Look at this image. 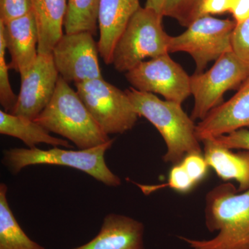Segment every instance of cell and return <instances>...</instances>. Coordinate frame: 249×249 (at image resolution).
I'll list each match as a JSON object with an SVG mask.
<instances>
[{
	"label": "cell",
	"instance_id": "obj_1",
	"mask_svg": "<svg viewBox=\"0 0 249 249\" xmlns=\"http://www.w3.org/2000/svg\"><path fill=\"white\" fill-rule=\"evenodd\" d=\"M206 225L218 234L211 240L179 238L193 249H249V190L238 192L231 183L214 187L208 193Z\"/></svg>",
	"mask_w": 249,
	"mask_h": 249
},
{
	"label": "cell",
	"instance_id": "obj_2",
	"mask_svg": "<svg viewBox=\"0 0 249 249\" xmlns=\"http://www.w3.org/2000/svg\"><path fill=\"white\" fill-rule=\"evenodd\" d=\"M125 92L139 116L150 121L165 141V162L178 164L189 154H203L194 121L187 115L181 104L163 101L155 93L143 92L134 88L126 89Z\"/></svg>",
	"mask_w": 249,
	"mask_h": 249
},
{
	"label": "cell",
	"instance_id": "obj_3",
	"mask_svg": "<svg viewBox=\"0 0 249 249\" xmlns=\"http://www.w3.org/2000/svg\"><path fill=\"white\" fill-rule=\"evenodd\" d=\"M49 132L74 143L79 150L91 148L110 140L90 114L77 91L59 77L48 106L34 120Z\"/></svg>",
	"mask_w": 249,
	"mask_h": 249
},
{
	"label": "cell",
	"instance_id": "obj_4",
	"mask_svg": "<svg viewBox=\"0 0 249 249\" xmlns=\"http://www.w3.org/2000/svg\"><path fill=\"white\" fill-rule=\"evenodd\" d=\"M114 139L98 146L85 150H65L53 147L49 150L34 148H11L4 150L3 164L16 175L23 168L35 165H55L70 167L88 174L107 186L121 184L120 178L106 164L105 155L111 148Z\"/></svg>",
	"mask_w": 249,
	"mask_h": 249
},
{
	"label": "cell",
	"instance_id": "obj_5",
	"mask_svg": "<svg viewBox=\"0 0 249 249\" xmlns=\"http://www.w3.org/2000/svg\"><path fill=\"white\" fill-rule=\"evenodd\" d=\"M163 18L145 7L134 14L113 52L111 64L116 71L126 73L144 59L169 53L171 36L163 29Z\"/></svg>",
	"mask_w": 249,
	"mask_h": 249
},
{
	"label": "cell",
	"instance_id": "obj_6",
	"mask_svg": "<svg viewBox=\"0 0 249 249\" xmlns=\"http://www.w3.org/2000/svg\"><path fill=\"white\" fill-rule=\"evenodd\" d=\"M235 27L234 20L201 16L183 34L171 36L169 53L190 54L196 62L195 73H203L209 62L216 61L223 54L232 51V34Z\"/></svg>",
	"mask_w": 249,
	"mask_h": 249
},
{
	"label": "cell",
	"instance_id": "obj_7",
	"mask_svg": "<svg viewBox=\"0 0 249 249\" xmlns=\"http://www.w3.org/2000/svg\"><path fill=\"white\" fill-rule=\"evenodd\" d=\"M76 91L101 129L109 134L133 128L139 117L125 91L103 78L75 84Z\"/></svg>",
	"mask_w": 249,
	"mask_h": 249
},
{
	"label": "cell",
	"instance_id": "obj_8",
	"mask_svg": "<svg viewBox=\"0 0 249 249\" xmlns=\"http://www.w3.org/2000/svg\"><path fill=\"white\" fill-rule=\"evenodd\" d=\"M249 76V66L233 51L223 54L206 72L191 77V91L195 99L191 114L193 121L203 120L223 103L224 93L240 88Z\"/></svg>",
	"mask_w": 249,
	"mask_h": 249
},
{
	"label": "cell",
	"instance_id": "obj_9",
	"mask_svg": "<svg viewBox=\"0 0 249 249\" xmlns=\"http://www.w3.org/2000/svg\"><path fill=\"white\" fill-rule=\"evenodd\" d=\"M125 77L134 89L158 93L181 105L191 95V77L169 53L143 60L126 72Z\"/></svg>",
	"mask_w": 249,
	"mask_h": 249
},
{
	"label": "cell",
	"instance_id": "obj_10",
	"mask_svg": "<svg viewBox=\"0 0 249 249\" xmlns=\"http://www.w3.org/2000/svg\"><path fill=\"white\" fill-rule=\"evenodd\" d=\"M89 32L64 34L52 54L59 75L70 83L103 78L98 43Z\"/></svg>",
	"mask_w": 249,
	"mask_h": 249
},
{
	"label": "cell",
	"instance_id": "obj_11",
	"mask_svg": "<svg viewBox=\"0 0 249 249\" xmlns=\"http://www.w3.org/2000/svg\"><path fill=\"white\" fill-rule=\"evenodd\" d=\"M52 53H39L29 71L21 77V87L11 114L35 120L53 97L59 79Z\"/></svg>",
	"mask_w": 249,
	"mask_h": 249
},
{
	"label": "cell",
	"instance_id": "obj_12",
	"mask_svg": "<svg viewBox=\"0 0 249 249\" xmlns=\"http://www.w3.org/2000/svg\"><path fill=\"white\" fill-rule=\"evenodd\" d=\"M246 127L249 128V76L232 98L212 109L196 125V136L202 142Z\"/></svg>",
	"mask_w": 249,
	"mask_h": 249
},
{
	"label": "cell",
	"instance_id": "obj_13",
	"mask_svg": "<svg viewBox=\"0 0 249 249\" xmlns=\"http://www.w3.org/2000/svg\"><path fill=\"white\" fill-rule=\"evenodd\" d=\"M6 49L11 60L9 69L24 76L38 56V31L32 11L24 17L4 23L0 20Z\"/></svg>",
	"mask_w": 249,
	"mask_h": 249
},
{
	"label": "cell",
	"instance_id": "obj_14",
	"mask_svg": "<svg viewBox=\"0 0 249 249\" xmlns=\"http://www.w3.org/2000/svg\"><path fill=\"white\" fill-rule=\"evenodd\" d=\"M141 7L139 0H101L98 11L100 37L97 43L105 63L111 65L116 42Z\"/></svg>",
	"mask_w": 249,
	"mask_h": 249
},
{
	"label": "cell",
	"instance_id": "obj_15",
	"mask_svg": "<svg viewBox=\"0 0 249 249\" xmlns=\"http://www.w3.org/2000/svg\"><path fill=\"white\" fill-rule=\"evenodd\" d=\"M144 226L133 218L111 213L103 219L98 235L72 249H144Z\"/></svg>",
	"mask_w": 249,
	"mask_h": 249
},
{
	"label": "cell",
	"instance_id": "obj_16",
	"mask_svg": "<svg viewBox=\"0 0 249 249\" xmlns=\"http://www.w3.org/2000/svg\"><path fill=\"white\" fill-rule=\"evenodd\" d=\"M203 155L209 166L213 168L224 181L235 180L239 183L238 192L249 190V151L234 153L231 150L220 146L213 139L202 141Z\"/></svg>",
	"mask_w": 249,
	"mask_h": 249
},
{
	"label": "cell",
	"instance_id": "obj_17",
	"mask_svg": "<svg viewBox=\"0 0 249 249\" xmlns=\"http://www.w3.org/2000/svg\"><path fill=\"white\" fill-rule=\"evenodd\" d=\"M38 31V53H52L63 36L67 0H31Z\"/></svg>",
	"mask_w": 249,
	"mask_h": 249
},
{
	"label": "cell",
	"instance_id": "obj_18",
	"mask_svg": "<svg viewBox=\"0 0 249 249\" xmlns=\"http://www.w3.org/2000/svg\"><path fill=\"white\" fill-rule=\"evenodd\" d=\"M50 133L35 121L0 111V134L19 139L29 148H34L40 143L71 148L68 141L54 137Z\"/></svg>",
	"mask_w": 249,
	"mask_h": 249
},
{
	"label": "cell",
	"instance_id": "obj_19",
	"mask_svg": "<svg viewBox=\"0 0 249 249\" xmlns=\"http://www.w3.org/2000/svg\"><path fill=\"white\" fill-rule=\"evenodd\" d=\"M8 188L0 184V249H46L22 230L9 206Z\"/></svg>",
	"mask_w": 249,
	"mask_h": 249
},
{
	"label": "cell",
	"instance_id": "obj_20",
	"mask_svg": "<svg viewBox=\"0 0 249 249\" xmlns=\"http://www.w3.org/2000/svg\"><path fill=\"white\" fill-rule=\"evenodd\" d=\"M101 0H67L65 34L89 32L96 35Z\"/></svg>",
	"mask_w": 249,
	"mask_h": 249
},
{
	"label": "cell",
	"instance_id": "obj_21",
	"mask_svg": "<svg viewBox=\"0 0 249 249\" xmlns=\"http://www.w3.org/2000/svg\"><path fill=\"white\" fill-rule=\"evenodd\" d=\"M203 0H165L163 17L174 18L182 27H188L200 18Z\"/></svg>",
	"mask_w": 249,
	"mask_h": 249
},
{
	"label": "cell",
	"instance_id": "obj_22",
	"mask_svg": "<svg viewBox=\"0 0 249 249\" xmlns=\"http://www.w3.org/2000/svg\"><path fill=\"white\" fill-rule=\"evenodd\" d=\"M6 43L4 34L0 30V103L4 111L11 113L14 109L18 96L15 94L10 84L9 64L6 63Z\"/></svg>",
	"mask_w": 249,
	"mask_h": 249
},
{
	"label": "cell",
	"instance_id": "obj_23",
	"mask_svg": "<svg viewBox=\"0 0 249 249\" xmlns=\"http://www.w3.org/2000/svg\"><path fill=\"white\" fill-rule=\"evenodd\" d=\"M196 183L190 178L188 174L187 173L186 169L181 163L176 164L172 168L169 175L168 182L164 184L159 185V186H145L139 185L141 189L145 193H150L155 190L160 189V188H167L169 187L174 190L179 192L189 191L193 188Z\"/></svg>",
	"mask_w": 249,
	"mask_h": 249
},
{
	"label": "cell",
	"instance_id": "obj_24",
	"mask_svg": "<svg viewBox=\"0 0 249 249\" xmlns=\"http://www.w3.org/2000/svg\"><path fill=\"white\" fill-rule=\"evenodd\" d=\"M232 51L249 66V18L236 24L232 34Z\"/></svg>",
	"mask_w": 249,
	"mask_h": 249
},
{
	"label": "cell",
	"instance_id": "obj_25",
	"mask_svg": "<svg viewBox=\"0 0 249 249\" xmlns=\"http://www.w3.org/2000/svg\"><path fill=\"white\" fill-rule=\"evenodd\" d=\"M31 11V0H0V20L4 23L24 17Z\"/></svg>",
	"mask_w": 249,
	"mask_h": 249
},
{
	"label": "cell",
	"instance_id": "obj_26",
	"mask_svg": "<svg viewBox=\"0 0 249 249\" xmlns=\"http://www.w3.org/2000/svg\"><path fill=\"white\" fill-rule=\"evenodd\" d=\"M213 139L216 143L225 148L242 149L249 151V129L241 128Z\"/></svg>",
	"mask_w": 249,
	"mask_h": 249
},
{
	"label": "cell",
	"instance_id": "obj_27",
	"mask_svg": "<svg viewBox=\"0 0 249 249\" xmlns=\"http://www.w3.org/2000/svg\"><path fill=\"white\" fill-rule=\"evenodd\" d=\"M203 154L192 153L186 155L181 162L187 173L195 183L200 181L207 173V162Z\"/></svg>",
	"mask_w": 249,
	"mask_h": 249
},
{
	"label": "cell",
	"instance_id": "obj_28",
	"mask_svg": "<svg viewBox=\"0 0 249 249\" xmlns=\"http://www.w3.org/2000/svg\"><path fill=\"white\" fill-rule=\"evenodd\" d=\"M234 0H203L200 16L225 14L231 11Z\"/></svg>",
	"mask_w": 249,
	"mask_h": 249
},
{
	"label": "cell",
	"instance_id": "obj_29",
	"mask_svg": "<svg viewBox=\"0 0 249 249\" xmlns=\"http://www.w3.org/2000/svg\"><path fill=\"white\" fill-rule=\"evenodd\" d=\"M231 13L236 24L245 22L249 18V0H234Z\"/></svg>",
	"mask_w": 249,
	"mask_h": 249
},
{
	"label": "cell",
	"instance_id": "obj_30",
	"mask_svg": "<svg viewBox=\"0 0 249 249\" xmlns=\"http://www.w3.org/2000/svg\"><path fill=\"white\" fill-rule=\"evenodd\" d=\"M165 2V0H146L145 7L147 9L153 10V11L163 16L162 13H163Z\"/></svg>",
	"mask_w": 249,
	"mask_h": 249
}]
</instances>
